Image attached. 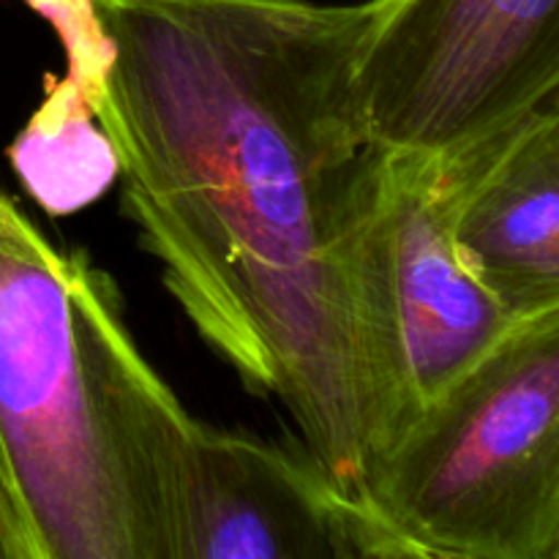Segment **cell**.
Listing matches in <instances>:
<instances>
[{
  "mask_svg": "<svg viewBox=\"0 0 559 559\" xmlns=\"http://www.w3.org/2000/svg\"><path fill=\"white\" fill-rule=\"evenodd\" d=\"M120 205L197 336L347 491L402 437L374 282L385 145L360 60L385 0H91Z\"/></svg>",
  "mask_w": 559,
  "mask_h": 559,
  "instance_id": "cell-1",
  "label": "cell"
},
{
  "mask_svg": "<svg viewBox=\"0 0 559 559\" xmlns=\"http://www.w3.org/2000/svg\"><path fill=\"white\" fill-rule=\"evenodd\" d=\"M194 426L115 278L0 191V442L41 559H180Z\"/></svg>",
  "mask_w": 559,
  "mask_h": 559,
  "instance_id": "cell-2",
  "label": "cell"
},
{
  "mask_svg": "<svg viewBox=\"0 0 559 559\" xmlns=\"http://www.w3.org/2000/svg\"><path fill=\"white\" fill-rule=\"evenodd\" d=\"M364 497L413 559H559V306L456 377Z\"/></svg>",
  "mask_w": 559,
  "mask_h": 559,
  "instance_id": "cell-3",
  "label": "cell"
},
{
  "mask_svg": "<svg viewBox=\"0 0 559 559\" xmlns=\"http://www.w3.org/2000/svg\"><path fill=\"white\" fill-rule=\"evenodd\" d=\"M385 147L459 153L559 91V0H385L360 60Z\"/></svg>",
  "mask_w": 559,
  "mask_h": 559,
  "instance_id": "cell-4",
  "label": "cell"
},
{
  "mask_svg": "<svg viewBox=\"0 0 559 559\" xmlns=\"http://www.w3.org/2000/svg\"><path fill=\"white\" fill-rule=\"evenodd\" d=\"M371 240L382 328L407 431L506 336L516 317L475 276L459 249L453 169L445 153L385 147Z\"/></svg>",
  "mask_w": 559,
  "mask_h": 559,
  "instance_id": "cell-5",
  "label": "cell"
},
{
  "mask_svg": "<svg viewBox=\"0 0 559 559\" xmlns=\"http://www.w3.org/2000/svg\"><path fill=\"white\" fill-rule=\"evenodd\" d=\"M413 559L404 540L298 442L197 420L180 559Z\"/></svg>",
  "mask_w": 559,
  "mask_h": 559,
  "instance_id": "cell-6",
  "label": "cell"
},
{
  "mask_svg": "<svg viewBox=\"0 0 559 559\" xmlns=\"http://www.w3.org/2000/svg\"><path fill=\"white\" fill-rule=\"evenodd\" d=\"M453 235L464 260L516 320L559 306V109L445 153Z\"/></svg>",
  "mask_w": 559,
  "mask_h": 559,
  "instance_id": "cell-7",
  "label": "cell"
},
{
  "mask_svg": "<svg viewBox=\"0 0 559 559\" xmlns=\"http://www.w3.org/2000/svg\"><path fill=\"white\" fill-rule=\"evenodd\" d=\"M5 156L27 194L49 216L82 211L118 178L112 142L69 74L49 76L41 104L11 140Z\"/></svg>",
  "mask_w": 559,
  "mask_h": 559,
  "instance_id": "cell-8",
  "label": "cell"
},
{
  "mask_svg": "<svg viewBox=\"0 0 559 559\" xmlns=\"http://www.w3.org/2000/svg\"><path fill=\"white\" fill-rule=\"evenodd\" d=\"M0 559H41V549L22 506L3 442H0Z\"/></svg>",
  "mask_w": 559,
  "mask_h": 559,
  "instance_id": "cell-9",
  "label": "cell"
},
{
  "mask_svg": "<svg viewBox=\"0 0 559 559\" xmlns=\"http://www.w3.org/2000/svg\"><path fill=\"white\" fill-rule=\"evenodd\" d=\"M551 104H555V107L559 109V91H557V96H555V98H551Z\"/></svg>",
  "mask_w": 559,
  "mask_h": 559,
  "instance_id": "cell-10",
  "label": "cell"
}]
</instances>
